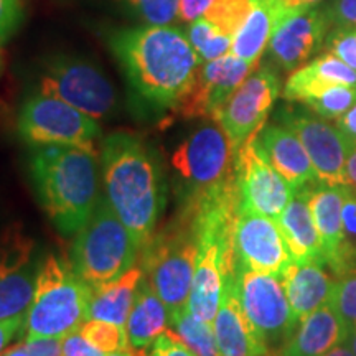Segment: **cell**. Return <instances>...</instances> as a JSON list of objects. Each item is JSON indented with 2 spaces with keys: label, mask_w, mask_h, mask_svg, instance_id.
Here are the masks:
<instances>
[{
  "label": "cell",
  "mask_w": 356,
  "mask_h": 356,
  "mask_svg": "<svg viewBox=\"0 0 356 356\" xmlns=\"http://www.w3.org/2000/svg\"><path fill=\"white\" fill-rule=\"evenodd\" d=\"M109 42L134 92L157 111L175 108L202 65L186 35L172 26L121 30Z\"/></svg>",
  "instance_id": "6da1fadb"
},
{
  "label": "cell",
  "mask_w": 356,
  "mask_h": 356,
  "mask_svg": "<svg viewBox=\"0 0 356 356\" xmlns=\"http://www.w3.org/2000/svg\"><path fill=\"white\" fill-rule=\"evenodd\" d=\"M104 197L142 248L165 207V180L157 155L140 137L115 132L102 142Z\"/></svg>",
  "instance_id": "7a4b0ae2"
},
{
  "label": "cell",
  "mask_w": 356,
  "mask_h": 356,
  "mask_svg": "<svg viewBox=\"0 0 356 356\" xmlns=\"http://www.w3.org/2000/svg\"><path fill=\"white\" fill-rule=\"evenodd\" d=\"M32 177L40 203L65 234H76L102 197L95 150L43 145L32 157Z\"/></svg>",
  "instance_id": "3957f363"
},
{
  "label": "cell",
  "mask_w": 356,
  "mask_h": 356,
  "mask_svg": "<svg viewBox=\"0 0 356 356\" xmlns=\"http://www.w3.org/2000/svg\"><path fill=\"white\" fill-rule=\"evenodd\" d=\"M140 269L168 312L186 309L198 257V236L188 207L140 248Z\"/></svg>",
  "instance_id": "277c9868"
},
{
  "label": "cell",
  "mask_w": 356,
  "mask_h": 356,
  "mask_svg": "<svg viewBox=\"0 0 356 356\" xmlns=\"http://www.w3.org/2000/svg\"><path fill=\"white\" fill-rule=\"evenodd\" d=\"M92 287L73 266L48 256L38 270L37 291L29 315L26 337L65 338L88 320Z\"/></svg>",
  "instance_id": "5b68a950"
},
{
  "label": "cell",
  "mask_w": 356,
  "mask_h": 356,
  "mask_svg": "<svg viewBox=\"0 0 356 356\" xmlns=\"http://www.w3.org/2000/svg\"><path fill=\"white\" fill-rule=\"evenodd\" d=\"M140 246L119 220L104 195L86 225L76 233L71 266L92 289L106 286L136 264Z\"/></svg>",
  "instance_id": "8992f818"
},
{
  "label": "cell",
  "mask_w": 356,
  "mask_h": 356,
  "mask_svg": "<svg viewBox=\"0 0 356 356\" xmlns=\"http://www.w3.org/2000/svg\"><path fill=\"white\" fill-rule=\"evenodd\" d=\"M19 134L26 144L35 147L70 145L95 150L101 127L95 118L68 102L40 92L22 106Z\"/></svg>",
  "instance_id": "52a82bcc"
},
{
  "label": "cell",
  "mask_w": 356,
  "mask_h": 356,
  "mask_svg": "<svg viewBox=\"0 0 356 356\" xmlns=\"http://www.w3.org/2000/svg\"><path fill=\"white\" fill-rule=\"evenodd\" d=\"M234 162L233 145L216 121L203 124L191 132L172 157V165L188 186L190 198L234 177Z\"/></svg>",
  "instance_id": "ba28073f"
},
{
  "label": "cell",
  "mask_w": 356,
  "mask_h": 356,
  "mask_svg": "<svg viewBox=\"0 0 356 356\" xmlns=\"http://www.w3.org/2000/svg\"><path fill=\"white\" fill-rule=\"evenodd\" d=\"M234 286L249 323L264 343H286L299 325L280 275L236 269Z\"/></svg>",
  "instance_id": "9c48e42d"
},
{
  "label": "cell",
  "mask_w": 356,
  "mask_h": 356,
  "mask_svg": "<svg viewBox=\"0 0 356 356\" xmlns=\"http://www.w3.org/2000/svg\"><path fill=\"white\" fill-rule=\"evenodd\" d=\"M42 92L68 102L84 114L104 119L115 108V89L102 71L89 61L58 56L47 66Z\"/></svg>",
  "instance_id": "30bf717a"
},
{
  "label": "cell",
  "mask_w": 356,
  "mask_h": 356,
  "mask_svg": "<svg viewBox=\"0 0 356 356\" xmlns=\"http://www.w3.org/2000/svg\"><path fill=\"white\" fill-rule=\"evenodd\" d=\"M257 134L249 137L236 152L239 211L256 213L277 220L296 190L267 160Z\"/></svg>",
  "instance_id": "8fae6325"
},
{
  "label": "cell",
  "mask_w": 356,
  "mask_h": 356,
  "mask_svg": "<svg viewBox=\"0 0 356 356\" xmlns=\"http://www.w3.org/2000/svg\"><path fill=\"white\" fill-rule=\"evenodd\" d=\"M330 30L332 24L323 8L314 6L287 8L280 3L267 53L277 68L293 71L318 50H323Z\"/></svg>",
  "instance_id": "7c38bea8"
},
{
  "label": "cell",
  "mask_w": 356,
  "mask_h": 356,
  "mask_svg": "<svg viewBox=\"0 0 356 356\" xmlns=\"http://www.w3.org/2000/svg\"><path fill=\"white\" fill-rule=\"evenodd\" d=\"M257 65L234 55L200 65L193 83L172 109L181 119H211L215 121L234 91L244 83Z\"/></svg>",
  "instance_id": "4fadbf2b"
},
{
  "label": "cell",
  "mask_w": 356,
  "mask_h": 356,
  "mask_svg": "<svg viewBox=\"0 0 356 356\" xmlns=\"http://www.w3.org/2000/svg\"><path fill=\"white\" fill-rule=\"evenodd\" d=\"M279 121L292 129L304 144L312 165L323 185H348L346 159L355 140L346 137L337 126L304 111L282 109Z\"/></svg>",
  "instance_id": "5bb4252c"
},
{
  "label": "cell",
  "mask_w": 356,
  "mask_h": 356,
  "mask_svg": "<svg viewBox=\"0 0 356 356\" xmlns=\"http://www.w3.org/2000/svg\"><path fill=\"white\" fill-rule=\"evenodd\" d=\"M280 92L277 73L269 66L256 68L229 97L215 121L222 127L234 152L264 127Z\"/></svg>",
  "instance_id": "9a60e30c"
},
{
  "label": "cell",
  "mask_w": 356,
  "mask_h": 356,
  "mask_svg": "<svg viewBox=\"0 0 356 356\" xmlns=\"http://www.w3.org/2000/svg\"><path fill=\"white\" fill-rule=\"evenodd\" d=\"M233 243L236 269L282 277L292 262L286 239L273 218L239 211Z\"/></svg>",
  "instance_id": "2e32d148"
},
{
  "label": "cell",
  "mask_w": 356,
  "mask_h": 356,
  "mask_svg": "<svg viewBox=\"0 0 356 356\" xmlns=\"http://www.w3.org/2000/svg\"><path fill=\"white\" fill-rule=\"evenodd\" d=\"M257 139L267 160L293 190L307 188V185L320 181L304 144L292 129L284 124H269L261 129Z\"/></svg>",
  "instance_id": "e0dca14e"
},
{
  "label": "cell",
  "mask_w": 356,
  "mask_h": 356,
  "mask_svg": "<svg viewBox=\"0 0 356 356\" xmlns=\"http://www.w3.org/2000/svg\"><path fill=\"white\" fill-rule=\"evenodd\" d=\"M213 327L221 356H259L269 351V346L261 340L244 315L236 293L234 275L226 279L222 300L213 320Z\"/></svg>",
  "instance_id": "ac0fdd59"
},
{
  "label": "cell",
  "mask_w": 356,
  "mask_h": 356,
  "mask_svg": "<svg viewBox=\"0 0 356 356\" xmlns=\"http://www.w3.org/2000/svg\"><path fill=\"white\" fill-rule=\"evenodd\" d=\"M282 280L293 317L299 323L315 310L330 304L335 280L327 274L322 262L292 261L282 274Z\"/></svg>",
  "instance_id": "d6986e66"
},
{
  "label": "cell",
  "mask_w": 356,
  "mask_h": 356,
  "mask_svg": "<svg viewBox=\"0 0 356 356\" xmlns=\"http://www.w3.org/2000/svg\"><path fill=\"white\" fill-rule=\"evenodd\" d=\"M310 188L297 190L275 221L286 239L292 261H317L325 266L323 243L310 211Z\"/></svg>",
  "instance_id": "ffe728a7"
},
{
  "label": "cell",
  "mask_w": 356,
  "mask_h": 356,
  "mask_svg": "<svg viewBox=\"0 0 356 356\" xmlns=\"http://www.w3.org/2000/svg\"><path fill=\"white\" fill-rule=\"evenodd\" d=\"M350 330L332 305L315 310L299 323V328L284 343L282 356H323L335 346L346 343Z\"/></svg>",
  "instance_id": "44dd1931"
},
{
  "label": "cell",
  "mask_w": 356,
  "mask_h": 356,
  "mask_svg": "<svg viewBox=\"0 0 356 356\" xmlns=\"http://www.w3.org/2000/svg\"><path fill=\"white\" fill-rule=\"evenodd\" d=\"M356 86V71L340 58L325 51L287 78L282 96L292 102H305L332 86Z\"/></svg>",
  "instance_id": "7402d4cb"
},
{
  "label": "cell",
  "mask_w": 356,
  "mask_h": 356,
  "mask_svg": "<svg viewBox=\"0 0 356 356\" xmlns=\"http://www.w3.org/2000/svg\"><path fill=\"white\" fill-rule=\"evenodd\" d=\"M310 211L323 243V262L335 274L346 248L343 228V193L340 185H325L310 193Z\"/></svg>",
  "instance_id": "603a6c76"
},
{
  "label": "cell",
  "mask_w": 356,
  "mask_h": 356,
  "mask_svg": "<svg viewBox=\"0 0 356 356\" xmlns=\"http://www.w3.org/2000/svg\"><path fill=\"white\" fill-rule=\"evenodd\" d=\"M170 325V312L154 287L142 277L136 299L126 323L129 350L132 356H147V348L167 332Z\"/></svg>",
  "instance_id": "cb8c5ba5"
},
{
  "label": "cell",
  "mask_w": 356,
  "mask_h": 356,
  "mask_svg": "<svg viewBox=\"0 0 356 356\" xmlns=\"http://www.w3.org/2000/svg\"><path fill=\"white\" fill-rule=\"evenodd\" d=\"M38 270L25 251L0 261V320L29 315L37 291Z\"/></svg>",
  "instance_id": "d4e9b609"
},
{
  "label": "cell",
  "mask_w": 356,
  "mask_h": 356,
  "mask_svg": "<svg viewBox=\"0 0 356 356\" xmlns=\"http://www.w3.org/2000/svg\"><path fill=\"white\" fill-rule=\"evenodd\" d=\"M142 277H144V273L140 266H134L119 279L106 286L92 289L88 320H102V322L126 328Z\"/></svg>",
  "instance_id": "484cf974"
},
{
  "label": "cell",
  "mask_w": 356,
  "mask_h": 356,
  "mask_svg": "<svg viewBox=\"0 0 356 356\" xmlns=\"http://www.w3.org/2000/svg\"><path fill=\"white\" fill-rule=\"evenodd\" d=\"M251 3L252 8L248 19L233 37L231 55L252 65H259V58L273 35L280 3L279 0H251Z\"/></svg>",
  "instance_id": "4316f807"
},
{
  "label": "cell",
  "mask_w": 356,
  "mask_h": 356,
  "mask_svg": "<svg viewBox=\"0 0 356 356\" xmlns=\"http://www.w3.org/2000/svg\"><path fill=\"white\" fill-rule=\"evenodd\" d=\"M170 325L180 340L197 356H221L216 345L215 327L181 309L170 315Z\"/></svg>",
  "instance_id": "83f0119b"
},
{
  "label": "cell",
  "mask_w": 356,
  "mask_h": 356,
  "mask_svg": "<svg viewBox=\"0 0 356 356\" xmlns=\"http://www.w3.org/2000/svg\"><path fill=\"white\" fill-rule=\"evenodd\" d=\"M186 38H188L191 48L198 55L202 65L228 55L231 43H233V38L228 37V35H222L204 17L191 22L188 29H186Z\"/></svg>",
  "instance_id": "f1b7e54d"
},
{
  "label": "cell",
  "mask_w": 356,
  "mask_h": 356,
  "mask_svg": "<svg viewBox=\"0 0 356 356\" xmlns=\"http://www.w3.org/2000/svg\"><path fill=\"white\" fill-rule=\"evenodd\" d=\"M251 8V0H215L203 17L222 35L233 38L248 19Z\"/></svg>",
  "instance_id": "f546056e"
},
{
  "label": "cell",
  "mask_w": 356,
  "mask_h": 356,
  "mask_svg": "<svg viewBox=\"0 0 356 356\" xmlns=\"http://www.w3.org/2000/svg\"><path fill=\"white\" fill-rule=\"evenodd\" d=\"M356 104V86H332L322 95L312 97L305 106L322 119H338Z\"/></svg>",
  "instance_id": "4dcf8cb0"
},
{
  "label": "cell",
  "mask_w": 356,
  "mask_h": 356,
  "mask_svg": "<svg viewBox=\"0 0 356 356\" xmlns=\"http://www.w3.org/2000/svg\"><path fill=\"white\" fill-rule=\"evenodd\" d=\"M332 309L343 320L348 330L356 328V266L335 277L330 300Z\"/></svg>",
  "instance_id": "1f68e13d"
},
{
  "label": "cell",
  "mask_w": 356,
  "mask_h": 356,
  "mask_svg": "<svg viewBox=\"0 0 356 356\" xmlns=\"http://www.w3.org/2000/svg\"><path fill=\"white\" fill-rule=\"evenodd\" d=\"M79 332L106 355L119 350H129L126 328L118 327L114 323L102 322V320H86L79 327Z\"/></svg>",
  "instance_id": "d6a6232c"
},
{
  "label": "cell",
  "mask_w": 356,
  "mask_h": 356,
  "mask_svg": "<svg viewBox=\"0 0 356 356\" xmlns=\"http://www.w3.org/2000/svg\"><path fill=\"white\" fill-rule=\"evenodd\" d=\"M134 15L144 20L147 25L167 26L178 19L180 0H124Z\"/></svg>",
  "instance_id": "836d02e7"
},
{
  "label": "cell",
  "mask_w": 356,
  "mask_h": 356,
  "mask_svg": "<svg viewBox=\"0 0 356 356\" xmlns=\"http://www.w3.org/2000/svg\"><path fill=\"white\" fill-rule=\"evenodd\" d=\"M323 50L340 58L343 63L356 71V29L333 26L325 38Z\"/></svg>",
  "instance_id": "e575fe53"
},
{
  "label": "cell",
  "mask_w": 356,
  "mask_h": 356,
  "mask_svg": "<svg viewBox=\"0 0 356 356\" xmlns=\"http://www.w3.org/2000/svg\"><path fill=\"white\" fill-rule=\"evenodd\" d=\"M22 19V0H0V43L7 42L19 30Z\"/></svg>",
  "instance_id": "d590c367"
},
{
  "label": "cell",
  "mask_w": 356,
  "mask_h": 356,
  "mask_svg": "<svg viewBox=\"0 0 356 356\" xmlns=\"http://www.w3.org/2000/svg\"><path fill=\"white\" fill-rule=\"evenodd\" d=\"M323 10L332 26L356 29V0H330Z\"/></svg>",
  "instance_id": "8d00e7d4"
},
{
  "label": "cell",
  "mask_w": 356,
  "mask_h": 356,
  "mask_svg": "<svg viewBox=\"0 0 356 356\" xmlns=\"http://www.w3.org/2000/svg\"><path fill=\"white\" fill-rule=\"evenodd\" d=\"M147 356H197L186 346L175 332H163L152 343Z\"/></svg>",
  "instance_id": "74e56055"
},
{
  "label": "cell",
  "mask_w": 356,
  "mask_h": 356,
  "mask_svg": "<svg viewBox=\"0 0 356 356\" xmlns=\"http://www.w3.org/2000/svg\"><path fill=\"white\" fill-rule=\"evenodd\" d=\"M343 193V228L345 243L356 249V188L351 185H340Z\"/></svg>",
  "instance_id": "f35d334b"
},
{
  "label": "cell",
  "mask_w": 356,
  "mask_h": 356,
  "mask_svg": "<svg viewBox=\"0 0 356 356\" xmlns=\"http://www.w3.org/2000/svg\"><path fill=\"white\" fill-rule=\"evenodd\" d=\"M61 355L63 356H106L104 351L96 348L79 330L71 332L61 340Z\"/></svg>",
  "instance_id": "ab89813d"
},
{
  "label": "cell",
  "mask_w": 356,
  "mask_h": 356,
  "mask_svg": "<svg viewBox=\"0 0 356 356\" xmlns=\"http://www.w3.org/2000/svg\"><path fill=\"white\" fill-rule=\"evenodd\" d=\"M61 340L63 338L50 337H26L25 348L30 356H63L61 355Z\"/></svg>",
  "instance_id": "60d3db41"
},
{
  "label": "cell",
  "mask_w": 356,
  "mask_h": 356,
  "mask_svg": "<svg viewBox=\"0 0 356 356\" xmlns=\"http://www.w3.org/2000/svg\"><path fill=\"white\" fill-rule=\"evenodd\" d=\"M215 0H180L178 6V19L181 22H191L202 19Z\"/></svg>",
  "instance_id": "b9f144b4"
},
{
  "label": "cell",
  "mask_w": 356,
  "mask_h": 356,
  "mask_svg": "<svg viewBox=\"0 0 356 356\" xmlns=\"http://www.w3.org/2000/svg\"><path fill=\"white\" fill-rule=\"evenodd\" d=\"M26 327V317L0 320V355L8 343Z\"/></svg>",
  "instance_id": "7bdbcfd3"
},
{
  "label": "cell",
  "mask_w": 356,
  "mask_h": 356,
  "mask_svg": "<svg viewBox=\"0 0 356 356\" xmlns=\"http://www.w3.org/2000/svg\"><path fill=\"white\" fill-rule=\"evenodd\" d=\"M335 126L340 129L346 137H350L351 140L356 142V104L351 109L346 111L343 115L335 119Z\"/></svg>",
  "instance_id": "ee69618b"
},
{
  "label": "cell",
  "mask_w": 356,
  "mask_h": 356,
  "mask_svg": "<svg viewBox=\"0 0 356 356\" xmlns=\"http://www.w3.org/2000/svg\"><path fill=\"white\" fill-rule=\"evenodd\" d=\"M346 178H348V185L356 188V142L351 145L348 159H346Z\"/></svg>",
  "instance_id": "f6af8a7d"
},
{
  "label": "cell",
  "mask_w": 356,
  "mask_h": 356,
  "mask_svg": "<svg viewBox=\"0 0 356 356\" xmlns=\"http://www.w3.org/2000/svg\"><path fill=\"white\" fill-rule=\"evenodd\" d=\"M284 7L293 8V7H305V6H315V3L322 2V0H279Z\"/></svg>",
  "instance_id": "bcb514c9"
},
{
  "label": "cell",
  "mask_w": 356,
  "mask_h": 356,
  "mask_svg": "<svg viewBox=\"0 0 356 356\" xmlns=\"http://www.w3.org/2000/svg\"><path fill=\"white\" fill-rule=\"evenodd\" d=\"M323 356H355V353L350 350L348 345L341 343V345L335 346V348H333V350L328 351V353H325Z\"/></svg>",
  "instance_id": "7dc6e473"
},
{
  "label": "cell",
  "mask_w": 356,
  "mask_h": 356,
  "mask_svg": "<svg viewBox=\"0 0 356 356\" xmlns=\"http://www.w3.org/2000/svg\"><path fill=\"white\" fill-rule=\"evenodd\" d=\"M0 356H30V353H29V350L25 348V345L19 343V345L12 346V348H8L7 351H3Z\"/></svg>",
  "instance_id": "c3c4849f"
},
{
  "label": "cell",
  "mask_w": 356,
  "mask_h": 356,
  "mask_svg": "<svg viewBox=\"0 0 356 356\" xmlns=\"http://www.w3.org/2000/svg\"><path fill=\"white\" fill-rule=\"evenodd\" d=\"M346 345L350 346V350L353 351L355 356H356V328H355V330H351V332H350L348 340H346Z\"/></svg>",
  "instance_id": "681fc988"
},
{
  "label": "cell",
  "mask_w": 356,
  "mask_h": 356,
  "mask_svg": "<svg viewBox=\"0 0 356 356\" xmlns=\"http://www.w3.org/2000/svg\"><path fill=\"white\" fill-rule=\"evenodd\" d=\"M106 356H132L131 350H119V351H114V353H108Z\"/></svg>",
  "instance_id": "f907efd6"
},
{
  "label": "cell",
  "mask_w": 356,
  "mask_h": 356,
  "mask_svg": "<svg viewBox=\"0 0 356 356\" xmlns=\"http://www.w3.org/2000/svg\"><path fill=\"white\" fill-rule=\"evenodd\" d=\"M3 70V60H2V48H0V74H2Z\"/></svg>",
  "instance_id": "816d5d0a"
},
{
  "label": "cell",
  "mask_w": 356,
  "mask_h": 356,
  "mask_svg": "<svg viewBox=\"0 0 356 356\" xmlns=\"http://www.w3.org/2000/svg\"><path fill=\"white\" fill-rule=\"evenodd\" d=\"M259 356H282L280 353H273V351H267L266 355H259Z\"/></svg>",
  "instance_id": "f5cc1de1"
}]
</instances>
